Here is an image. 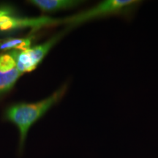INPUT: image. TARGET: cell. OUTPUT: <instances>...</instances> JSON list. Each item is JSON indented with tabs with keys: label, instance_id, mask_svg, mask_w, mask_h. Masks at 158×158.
Returning <instances> with one entry per match:
<instances>
[{
	"label": "cell",
	"instance_id": "ba28073f",
	"mask_svg": "<svg viewBox=\"0 0 158 158\" xmlns=\"http://www.w3.org/2000/svg\"><path fill=\"white\" fill-rule=\"evenodd\" d=\"M15 68H16V63L10 54H0V71L1 72H7Z\"/></svg>",
	"mask_w": 158,
	"mask_h": 158
},
{
	"label": "cell",
	"instance_id": "7a4b0ae2",
	"mask_svg": "<svg viewBox=\"0 0 158 158\" xmlns=\"http://www.w3.org/2000/svg\"><path fill=\"white\" fill-rule=\"evenodd\" d=\"M138 3H140L139 1L134 0H106L87 10L64 19V23L68 24L70 27H73L92 19L108 15H128Z\"/></svg>",
	"mask_w": 158,
	"mask_h": 158
},
{
	"label": "cell",
	"instance_id": "6da1fadb",
	"mask_svg": "<svg viewBox=\"0 0 158 158\" xmlns=\"http://www.w3.org/2000/svg\"><path fill=\"white\" fill-rule=\"evenodd\" d=\"M67 90L63 86L48 98L35 103H19L8 108L5 112V118L15 124L19 130L20 144L22 146L27 133L33 124L37 122L54 104L61 100Z\"/></svg>",
	"mask_w": 158,
	"mask_h": 158
},
{
	"label": "cell",
	"instance_id": "3957f363",
	"mask_svg": "<svg viewBox=\"0 0 158 158\" xmlns=\"http://www.w3.org/2000/svg\"><path fill=\"white\" fill-rule=\"evenodd\" d=\"M61 23H64V19H51L49 17L19 18L12 13L10 8H0V31H10L28 27L37 29Z\"/></svg>",
	"mask_w": 158,
	"mask_h": 158
},
{
	"label": "cell",
	"instance_id": "5b68a950",
	"mask_svg": "<svg viewBox=\"0 0 158 158\" xmlns=\"http://www.w3.org/2000/svg\"><path fill=\"white\" fill-rule=\"evenodd\" d=\"M63 35H64V33H60L56 36L51 37V39L42 45H36L33 48H30L26 50V53L29 57L31 64L35 69H36L37 65L42 62L43 58L46 56V54H48L49 50L52 48L53 45L58 42V40L62 37Z\"/></svg>",
	"mask_w": 158,
	"mask_h": 158
},
{
	"label": "cell",
	"instance_id": "8992f818",
	"mask_svg": "<svg viewBox=\"0 0 158 158\" xmlns=\"http://www.w3.org/2000/svg\"><path fill=\"white\" fill-rule=\"evenodd\" d=\"M32 37L27 38H8L0 39V51H24L31 48Z\"/></svg>",
	"mask_w": 158,
	"mask_h": 158
},
{
	"label": "cell",
	"instance_id": "277c9868",
	"mask_svg": "<svg viewBox=\"0 0 158 158\" xmlns=\"http://www.w3.org/2000/svg\"><path fill=\"white\" fill-rule=\"evenodd\" d=\"M29 2L43 12H57L75 8L83 2L76 0H31Z\"/></svg>",
	"mask_w": 158,
	"mask_h": 158
},
{
	"label": "cell",
	"instance_id": "52a82bcc",
	"mask_svg": "<svg viewBox=\"0 0 158 158\" xmlns=\"http://www.w3.org/2000/svg\"><path fill=\"white\" fill-rule=\"evenodd\" d=\"M22 75L16 68L7 72L0 71V95L8 92Z\"/></svg>",
	"mask_w": 158,
	"mask_h": 158
}]
</instances>
